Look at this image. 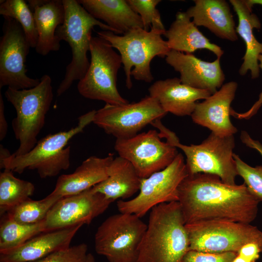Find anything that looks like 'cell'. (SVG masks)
Segmentation results:
<instances>
[{
  "mask_svg": "<svg viewBox=\"0 0 262 262\" xmlns=\"http://www.w3.org/2000/svg\"><path fill=\"white\" fill-rule=\"evenodd\" d=\"M178 202L186 224L213 220L250 224L260 201L245 183L230 185L217 176L198 173L182 181Z\"/></svg>",
  "mask_w": 262,
  "mask_h": 262,
  "instance_id": "obj_1",
  "label": "cell"
},
{
  "mask_svg": "<svg viewBox=\"0 0 262 262\" xmlns=\"http://www.w3.org/2000/svg\"><path fill=\"white\" fill-rule=\"evenodd\" d=\"M185 225L178 201L153 207L136 262H182L190 246Z\"/></svg>",
  "mask_w": 262,
  "mask_h": 262,
  "instance_id": "obj_2",
  "label": "cell"
},
{
  "mask_svg": "<svg viewBox=\"0 0 262 262\" xmlns=\"http://www.w3.org/2000/svg\"><path fill=\"white\" fill-rule=\"evenodd\" d=\"M96 111L92 110L79 117L78 125L70 130L49 134L38 141L26 154L14 156L0 162V169L18 174L26 169L35 170L41 178L55 177L70 166V147H65L74 136L93 122Z\"/></svg>",
  "mask_w": 262,
  "mask_h": 262,
  "instance_id": "obj_3",
  "label": "cell"
},
{
  "mask_svg": "<svg viewBox=\"0 0 262 262\" xmlns=\"http://www.w3.org/2000/svg\"><path fill=\"white\" fill-rule=\"evenodd\" d=\"M165 30L142 28L131 30L122 35L109 31L97 32L100 37L107 41L119 52L128 88L132 87L131 77L138 81L151 82L154 78L150 63L155 57L164 58L171 50L162 36Z\"/></svg>",
  "mask_w": 262,
  "mask_h": 262,
  "instance_id": "obj_4",
  "label": "cell"
},
{
  "mask_svg": "<svg viewBox=\"0 0 262 262\" xmlns=\"http://www.w3.org/2000/svg\"><path fill=\"white\" fill-rule=\"evenodd\" d=\"M65 10L63 23L56 32L59 40H64L69 45L72 53L71 62L66 66L64 78L57 90V96L65 93L73 82L81 80L90 65L87 57L89 51L92 31L98 26L103 31H115L90 15L76 0H63Z\"/></svg>",
  "mask_w": 262,
  "mask_h": 262,
  "instance_id": "obj_5",
  "label": "cell"
},
{
  "mask_svg": "<svg viewBox=\"0 0 262 262\" xmlns=\"http://www.w3.org/2000/svg\"><path fill=\"white\" fill-rule=\"evenodd\" d=\"M40 80L39 84L34 87L22 90L8 87L4 93L7 100L16 111L12 126L19 146L12 154L14 156L26 154L35 147L53 100L50 77L45 74Z\"/></svg>",
  "mask_w": 262,
  "mask_h": 262,
  "instance_id": "obj_6",
  "label": "cell"
},
{
  "mask_svg": "<svg viewBox=\"0 0 262 262\" xmlns=\"http://www.w3.org/2000/svg\"><path fill=\"white\" fill-rule=\"evenodd\" d=\"M89 52V66L77 86L79 94L86 98L111 105L128 103L116 86L118 72L122 64L120 54L107 41L98 36H92Z\"/></svg>",
  "mask_w": 262,
  "mask_h": 262,
  "instance_id": "obj_7",
  "label": "cell"
},
{
  "mask_svg": "<svg viewBox=\"0 0 262 262\" xmlns=\"http://www.w3.org/2000/svg\"><path fill=\"white\" fill-rule=\"evenodd\" d=\"M185 226L189 250L237 253L247 243H262V231L250 224L213 220L186 224Z\"/></svg>",
  "mask_w": 262,
  "mask_h": 262,
  "instance_id": "obj_8",
  "label": "cell"
},
{
  "mask_svg": "<svg viewBox=\"0 0 262 262\" xmlns=\"http://www.w3.org/2000/svg\"><path fill=\"white\" fill-rule=\"evenodd\" d=\"M147 228V225L134 214L119 212L110 216L96 232L95 250L109 262H136Z\"/></svg>",
  "mask_w": 262,
  "mask_h": 262,
  "instance_id": "obj_9",
  "label": "cell"
},
{
  "mask_svg": "<svg viewBox=\"0 0 262 262\" xmlns=\"http://www.w3.org/2000/svg\"><path fill=\"white\" fill-rule=\"evenodd\" d=\"M188 175L183 156L179 153L166 168L142 179L136 196L128 200H119V212L141 218L156 206L178 201L179 186Z\"/></svg>",
  "mask_w": 262,
  "mask_h": 262,
  "instance_id": "obj_10",
  "label": "cell"
},
{
  "mask_svg": "<svg viewBox=\"0 0 262 262\" xmlns=\"http://www.w3.org/2000/svg\"><path fill=\"white\" fill-rule=\"evenodd\" d=\"M173 146L181 149L186 156L189 175L203 173L217 176L224 182L235 184L238 173L233 158V135L221 137L211 132L198 145L189 146L178 142Z\"/></svg>",
  "mask_w": 262,
  "mask_h": 262,
  "instance_id": "obj_11",
  "label": "cell"
},
{
  "mask_svg": "<svg viewBox=\"0 0 262 262\" xmlns=\"http://www.w3.org/2000/svg\"><path fill=\"white\" fill-rule=\"evenodd\" d=\"M166 114L159 101L149 95L137 102L106 104L96 111L93 123L116 139H127Z\"/></svg>",
  "mask_w": 262,
  "mask_h": 262,
  "instance_id": "obj_12",
  "label": "cell"
},
{
  "mask_svg": "<svg viewBox=\"0 0 262 262\" xmlns=\"http://www.w3.org/2000/svg\"><path fill=\"white\" fill-rule=\"evenodd\" d=\"M0 40V89L7 86L16 90L29 89L40 80L27 75V57L31 48L21 25L15 19L4 17Z\"/></svg>",
  "mask_w": 262,
  "mask_h": 262,
  "instance_id": "obj_13",
  "label": "cell"
},
{
  "mask_svg": "<svg viewBox=\"0 0 262 262\" xmlns=\"http://www.w3.org/2000/svg\"><path fill=\"white\" fill-rule=\"evenodd\" d=\"M156 130L138 133L127 139H116L115 149L128 160L141 179L168 166L178 154L177 147L162 141Z\"/></svg>",
  "mask_w": 262,
  "mask_h": 262,
  "instance_id": "obj_14",
  "label": "cell"
},
{
  "mask_svg": "<svg viewBox=\"0 0 262 262\" xmlns=\"http://www.w3.org/2000/svg\"><path fill=\"white\" fill-rule=\"evenodd\" d=\"M112 202L92 187L78 194L62 197L51 208L44 220L45 232L78 224L89 225Z\"/></svg>",
  "mask_w": 262,
  "mask_h": 262,
  "instance_id": "obj_15",
  "label": "cell"
},
{
  "mask_svg": "<svg viewBox=\"0 0 262 262\" xmlns=\"http://www.w3.org/2000/svg\"><path fill=\"white\" fill-rule=\"evenodd\" d=\"M167 64L180 74L182 83L192 87L210 91L212 94L223 85L225 76L220 59L203 61L192 53L171 50L165 57Z\"/></svg>",
  "mask_w": 262,
  "mask_h": 262,
  "instance_id": "obj_16",
  "label": "cell"
},
{
  "mask_svg": "<svg viewBox=\"0 0 262 262\" xmlns=\"http://www.w3.org/2000/svg\"><path fill=\"white\" fill-rule=\"evenodd\" d=\"M236 82H227L201 102L197 103L191 117L194 122L212 133L225 137L233 135L237 129L230 120V105L237 89Z\"/></svg>",
  "mask_w": 262,
  "mask_h": 262,
  "instance_id": "obj_17",
  "label": "cell"
},
{
  "mask_svg": "<svg viewBox=\"0 0 262 262\" xmlns=\"http://www.w3.org/2000/svg\"><path fill=\"white\" fill-rule=\"evenodd\" d=\"M82 225L78 224L42 232L18 247L0 252V262H33L67 248Z\"/></svg>",
  "mask_w": 262,
  "mask_h": 262,
  "instance_id": "obj_18",
  "label": "cell"
},
{
  "mask_svg": "<svg viewBox=\"0 0 262 262\" xmlns=\"http://www.w3.org/2000/svg\"><path fill=\"white\" fill-rule=\"evenodd\" d=\"M148 92L166 113L180 116L191 115L196 101L205 99L212 95L207 90L184 84L178 78L157 81L149 87Z\"/></svg>",
  "mask_w": 262,
  "mask_h": 262,
  "instance_id": "obj_19",
  "label": "cell"
},
{
  "mask_svg": "<svg viewBox=\"0 0 262 262\" xmlns=\"http://www.w3.org/2000/svg\"><path fill=\"white\" fill-rule=\"evenodd\" d=\"M28 4L33 12L38 33L35 48L42 56L60 49V41L56 34L65 20V10L61 0H30Z\"/></svg>",
  "mask_w": 262,
  "mask_h": 262,
  "instance_id": "obj_20",
  "label": "cell"
},
{
  "mask_svg": "<svg viewBox=\"0 0 262 262\" xmlns=\"http://www.w3.org/2000/svg\"><path fill=\"white\" fill-rule=\"evenodd\" d=\"M186 11L196 26L207 28L218 37L234 42L238 40L233 16L224 0H194Z\"/></svg>",
  "mask_w": 262,
  "mask_h": 262,
  "instance_id": "obj_21",
  "label": "cell"
},
{
  "mask_svg": "<svg viewBox=\"0 0 262 262\" xmlns=\"http://www.w3.org/2000/svg\"><path fill=\"white\" fill-rule=\"evenodd\" d=\"M114 155L105 157L92 156L82 162L74 172L60 176L51 193L61 197L74 195L88 190L108 177V169Z\"/></svg>",
  "mask_w": 262,
  "mask_h": 262,
  "instance_id": "obj_22",
  "label": "cell"
},
{
  "mask_svg": "<svg viewBox=\"0 0 262 262\" xmlns=\"http://www.w3.org/2000/svg\"><path fill=\"white\" fill-rule=\"evenodd\" d=\"M229 2L238 16V24L236 27L237 34L244 40L246 48L239 73L241 76H245L249 70L251 78L256 79L260 73L258 57L262 54V42L260 43L256 39L253 30L261 28L260 21L252 13L253 6L248 0H229Z\"/></svg>",
  "mask_w": 262,
  "mask_h": 262,
  "instance_id": "obj_23",
  "label": "cell"
},
{
  "mask_svg": "<svg viewBox=\"0 0 262 262\" xmlns=\"http://www.w3.org/2000/svg\"><path fill=\"white\" fill-rule=\"evenodd\" d=\"M164 36L170 50L185 53H192L198 49H205L220 59L224 51L218 45L212 43L200 32L191 20L186 12H178L176 18Z\"/></svg>",
  "mask_w": 262,
  "mask_h": 262,
  "instance_id": "obj_24",
  "label": "cell"
},
{
  "mask_svg": "<svg viewBox=\"0 0 262 262\" xmlns=\"http://www.w3.org/2000/svg\"><path fill=\"white\" fill-rule=\"evenodd\" d=\"M108 177L92 187L112 202L133 196L139 191L141 179L133 165L120 156L114 158L108 169Z\"/></svg>",
  "mask_w": 262,
  "mask_h": 262,
  "instance_id": "obj_25",
  "label": "cell"
},
{
  "mask_svg": "<svg viewBox=\"0 0 262 262\" xmlns=\"http://www.w3.org/2000/svg\"><path fill=\"white\" fill-rule=\"evenodd\" d=\"M93 17L102 20L116 34H124L136 28H143L140 16L125 0H79Z\"/></svg>",
  "mask_w": 262,
  "mask_h": 262,
  "instance_id": "obj_26",
  "label": "cell"
},
{
  "mask_svg": "<svg viewBox=\"0 0 262 262\" xmlns=\"http://www.w3.org/2000/svg\"><path fill=\"white\" fill-rule=\"evenodd\" d=\"M44 232H45L44 220L35 224H23L5 215L0 224V252L18 247Z\"/></svg>",
  "mask_w": 262,
  "mask_h": 262,
  "instance_id": "obj_27",
  "label": "cell"
},
{
  "mask_svg": "<svg viewBox=\"0 0 262 262\" xmlns=\"http://www.w3.org/2000/svg\"><path fill=\"white\" fill-rule=\"evenodd\" d=\"M34 186L31 182L19 179L8 169L0 174V213L8 211L27 200L33 194Z\"/></svg>",
  "mask_w": 262,
  "mask_h": 262,
  "instance_id": "obj_28",
  "label": "cell"
},
{
  "mask_svg": "<svg viewBox=\"0 0 262 262\" xmlns=\"http://www.w3.org/2000/svg\"><path fill=\"white\" fill-rule=\"evenodd\" d=\"M62 197L50 193L41 200L29 198L8 211L5 215L20 223H37L44 220L51 208Z\"/></svg>",
  "mask_w": 262,
  "mask_h": 262,
  "instance_id": "obj_29",
  "label": "cell"
},
{
  "mask_svg": "<svg viewBox=\"0 0 262 262\" xmlns=\"http://www.w3.org/2000/svg\"><path fill=\"white\" fill-rule=\"evenodd\" d=\"M0 14L12 18L22 27L26 37L32 48L35 49L38 33L33 11L23 0H6L0 1Z\"/></svg>",
  "mask_w": 262,
  "mask_h": 262,
  "instance_id": "obj_30",
  "label": "cell"
},
{
  "mask_svg": "<svg viewBox=\"0 0 262 262\" xmlns=\"http://www.w3.org/2000/svg\"><path fill=\"white\" fill-rule=\"evenodd\" d=\"M133 10L142 20L143 29L149 31L151 29L165 30L160 14L156 6L160 0H127Z\"/></svg>",
  "mask_w": 262,
  "mask_h": 262,
  "instance_id": "obj_31",
  "label": "cell"
},
{
  "mask_svg": "<svg viewBox=\"0 0 262 262\" xmlns=\"http://www.w3.org/2000/svg\"><path fill=\"white\" fill-rule=\"evenodd\" d=\"M233 158L238 173L249 191L262 201V165L252 167L244 162L236 154Z\"/></svg>",
  "mask_w": 262,
  "mask_h": 262,
  "instance_id": "obj_32",
  "label": "cell"
},
{
  "mask_svg": "<svg viewBox=\"0 0 262 262\" xmlns=\"http://www.w3.org/2000/svg\"><path fill=\"white\" fill-rule=\"evenodd\" d=\"M88 246L82 243L54 252L33 262H85Z\"/></svg>",
  "mask_w": 262,
  "mask_h": 262,
  "instance_id": "obj_33",
  "label": "cell"
},
{
  "mask_svg": "<svg viewBox=\"0 0 262 262\" xmlns=\"http://www.w3.org/2000/svg\"><path fill=\"white\" fill-rule=\"evenodd\" d=\"M236 252L213 253L189 250L182 262H232Z\"/></svg>",
  "mask_w": 262,
  "mask_h": 262,
  "instance_id": "obj_34",
  "label": "cell"
},
{
  "mask_svg": "<svg viewBox=\"0 0 262 262\" xmlns=\"http://www.w3.org/2000/svg\"><path fill=\"white\" fill-rule=\"evenodd\" d=\"M259 67L262 70V54H260L258 57ZM262 105V92L259 95L258 100L245 113H237L231 109L230 115L235 118L240 119H248L255 115Z\"/></svg>",
  "mask_w": 262,
  "mask_h": 262,
  "instance_id": "obj_35",
  "label": "cell"
},
{
  "mask_svg": "<svg viewBox=\"0 0 262 262\" xmlns=\"http://www.w3.org/2000/svg\"><path fill=\"white\" fill-rule=\"evenodd\" d=\"M240 139L246 146L258 151L262 156V144L258 141L252 139L246 131H242Z\"/></svg>",
  "mask_w": 262,
  "mask_h": 262,
  "instance_id": "obj_36",
  "label": "cell"
},
{
  "mask_svg": "<svg viewBox=\"0 0 262 262\" xmlns=\"http://www.w3.org/2000/svg\"><path fill=\"white\" fill-rule=\"evenodd\" d=\"M8 124L4 114V105L2 96L0 93V140H3L6 136Z\"/></svg>",
  "mask_w": 262,
  "mask_h": 262,
  "instance_id": "obj_37",
  "label": "cell"
},
{
  "mask_svg": "<svg viewBox=\"0 0 262 262\" xmlns=\"http://www.w3.org/2000/svg\"><path fill=\"white\" fill-rule=\"evenodd\" d=\"M12 154H10L9 151L0 145V162L9 157Z\"/></svg>",
  "mask_w": 262,
  "mask_h": 262,
  "instance_id": "obj_38",
  "label": "cell"
},
{
  "mask_svg": "<svg viewBox=\"0 0 262 262\" xmlns=\"http://www.w3.org/2000/svg\"><path fill=\"white\" fill-rule=\"evenodd\" d=\"M249 3L253 6L255 4H259L262 6V0H248Z\"/></svg>",
  "mask_w": 262,
  "mask_h": 262,
  "instance_id": "obj_39",
  "label": "cell"
},
{
  "mask_svg": "<svg viewBox=\"0 0 262 262\" xmlns=\"http://www.w3.org/2000/svg\"><path fill=\"white\" fill-rule=\"evenodd\" d=\"M85 262H95V259L93 255L91 253H88Z\"/></svg>",
  "mask_w": 262,
  "mask_h": 262,
  "instance_id": "obj_40",
  "label": "cell"
}]
</instances>
